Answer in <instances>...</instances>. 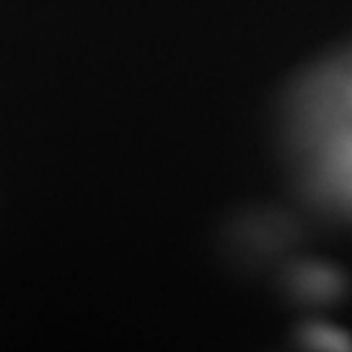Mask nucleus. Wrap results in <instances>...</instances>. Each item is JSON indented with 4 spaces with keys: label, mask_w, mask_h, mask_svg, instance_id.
Returning <instances> with one entry per match:
<instances>
[{
    "label": "nucleus",
    "mask_w": 352,
    "mask_h": 352,
    "mask_svg": "<svg viewBox=\"0 0 352 352\" xmlns=\"http://www.w3.org/2000/svg\"><path fill=\"white\" fill-rule=\"evenodd\" d=\"M303 341L316 351H352V338L349 334L328 324L311 323L302 331Z\"/></svg>",
    "instance_id": "f257e3e1"
}]
</instances>
